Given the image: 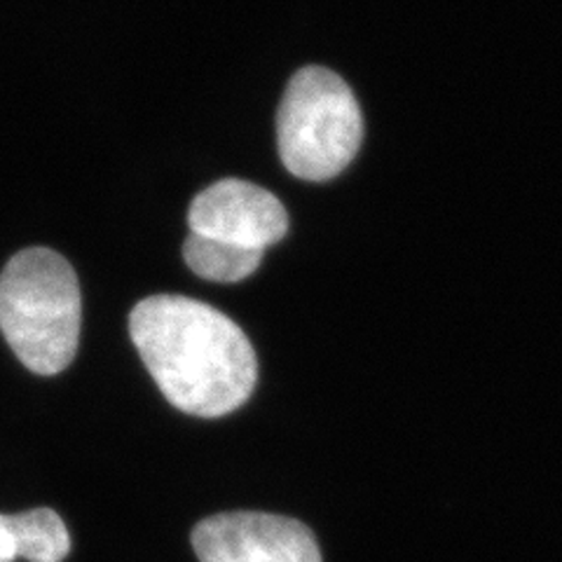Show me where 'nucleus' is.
Here are the masks:
<instances>
[{
    "instance_id": "1",
    "label": "nucleus",
    "mask_w": 562,
    "mask_h": 562,
    "mask_svg": "<svg viewBox=\"0 0 562 562\" xmlns=\"http://www.w3.org/2000/svg\"><path fill=\"white\" fill-rule=\"evenodd\" d=\"M130 333L173 408L223 417L249 401L258 380L254 345L216 307L186 295H153L132 310Z\"/></svg>"
},
{
    "instance_id": "2",
    "label": "nucleus",
    "mask_w": 562,
    "mask_h": 562,
    "mask_svg": "<svg viewBox=\"0 0 562 562\" xmlns=\"http://www.w3.org/2000/svg\"><path fill=\"white\" fill-rule=\"evenodd\" d=\"M80 316L78 277L61 254L33 246L0 274V330L29 371L57 375L70 366Z\"/></svg>"
},
{
    "instance_id": "3",
    "label": "nucleus",
    "mask_w": 562,
    "mask_h": 562,
    "mask_svg": "<svg viewBox=\"0 0 562 562\" xmlns=\"http://www.w3.org/2000/svg\"><path fill=\"white\" fill-rule=\"evenodd\" d=\"M279 157L303 181H328L355 160L363 117L349 85L324 66L291 78L277 115Z\"/></svg>"
},
{
    "instance_id": "4",
    "label": "nucleus",
    "mask_w": 562,
    "mask_h": 562,
    "mask_svg": "<svg viewBox=\"0 0 562 562\" xmlns=\"http://www.w3.org/2000/svg\"><path fill=\"white\" fill-rule=\"evenodd\" d=\"M192 549L202 562H322L307 525L254 512L202 520L192 532Z\"/></svg>"
},
{
    "instance_id": "5",
    "label": "nucleus",
    "mask_w": 562,
    "mask_h": 562,
    "mask_svg": "<svg viewBox=\"0 0 562 562\" xmlns=\"http://www.w3.org/2000/svg\"><path fill=\"white\" fill-rule=\"evenodd\" d=\"M188 225L192 235L266 254L289 233V214L270 190L223 179L192 200Z\"/></svg>"
},
{
    "instance_id": "6",
    "label": "nucleus",
    "mask_w": 562,
    "mask_h": 562,
    "mask_svg": "<svg viewBox=\"0 0 562 562\" xmlns=\"http://www.w3.org/2000/svg\"><path fill=\"white\" fill-rule=\"evenodd\" d=\"M183 258L198 277L221 281V284H235V281H244L260 268L262 251L190 233L183 244Z\"/></svg>"
},
{
    "instance_id": "7",
    "label": "nucleus",
    "mask_w": 562,
    "mask_h": 562,
    "mask_svg": "<svg viewBox=\"0 0 562 562\" xmlns=\"http://www.w3.org/2000/svg\"><path fill=\"white\" fill-rule=\"evenodd\" d=\"M20 558L29 562H61L70 551V537L61 516L52 508L16 514Z\"/></svg>"
},
{
    "instance_id": "8",
    "label": "nucleus",
    "mask_w": 562,
    "mask_h": 562,
    "mask_svg": "<svg viewBox=\"0 0 562 562\" xmlns=\"http://www.w3.org/2000/svg\"><path fill=\"white\" fill-rule=\"evenodd\" d=\"M20 558V532L16 518L0 514V562H12Z\"/></svg>"
}]
</instances>
